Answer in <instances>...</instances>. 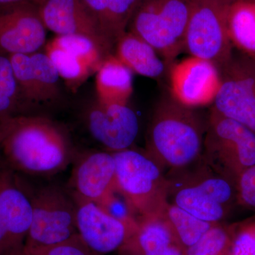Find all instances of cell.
I'll list each match as a JSON object with an SVG mask.
<instances>
[{
  "label": "cell",
  "mask_w": 255,
  "mask_h": 255,
  "mask_svg": "<svg viewBox=\"0 0 255 255\" xmlns=\"http://www.w3.org/2000/svg\"><path fill=\"white\" fill-rule=\"evenodd\" d=\"M72 157L68 137L50 119L21 114L0 122V158L15 173L53 175Z\"/></svg>",
  "instance_id": "6da1fadb"
},
{
  "label": "cell",
  "mask_w": 255,
  "mask_h": 255,
  "mask_svg": "<svg viewBox=\"0 0 255 255\" xmlns=\"http://www.w3.org/2000/svg\"><path fill=\"white\" fill-rule=\"evenodd\" d=\"M207 120L194 109L166 97L156 106L146 137V152L164 171L187 167L202 155Z\"/></svg>",
  "instance_id": "7a4b0ae2"
},
{
  "label": "cell",
  "mask_w": 255,
  "mask_h": 255,
  "mask_svg": "<svg viewBox=\"0 0 255 255\" xmlns=\"http://www.w3.org/2000/svg\"><path fill=\"white\" fill-rule=\"evenodd\" d=\"M165 176L169 202L203 221L221 223L238 204L236 183L213 170L201 157Z\"/></svg>",
  "instance_id": "3957f363"
},
{
  "label": "cell",
  "mask_w": 255,
  "mask_h": 255,
  "mask_svg": "<svg viewBox=\"0 0 255 255\" xmlns=\"http://www.w3.org/2000/svg\"><path fill=\"white\" fill-rule=\"evenodd\" d=\"M112 153L117 192L137 219L164 216L169 203L168 181L164 171L146 153L130 148Z\"/></svg>",
  "instance_id": "277c9868"
},
{
  "label": "cell",
  "mask_w": 255,
  "mask_h": 255,
  "mask_svg": "<svg viewBox=\"0 0 255 255\" xmlns=\"http://www.w3.org/2000/svg\"><path fill=\"white\" fill-rule=\"evenodd\" d=\"M191 0H142L128 25L162 56L167 68L185 50Z\"/></svg>",
  "instance_id": "5b68a950"
},
{
  "label": "cell",
  "mask_w": 255,
  "mask_h": 255,
  "mask_svg": "<svg viewBox=\"0 0 255 255\" xmlns=\"http://www.w3.org/2000/svg\"><path fill=\"white\" fill-rule=\"evenodd\" d=\"M201 157L213 170L237 182L255 164V132L211 108Z\"/></svg>",
  "instance_id": "8992f818"
},
{
  "label": "cell",
  "mask_w": 255,
  "mask_h": 255,
  "mask_svg": "<svg viewBox=\"0 0 255 255\" xmlns=\"http://www.w3.org/2000/svg\"><path fill=\"white\" fill-rule=\"evenodd\" d=\"M232 1L191 0L185 50L190 56L214 63L219 70L233 55L227 25L228 8Z\"/></svg>",
  "instance_id": "52a82bcc"
},
{
  "label": "cell",
  "mask_w": 255,
  "mask_h": 255,
  "mask_svg": "<svg viewBox=\"0 0 255 255\" xmlns=\"http://www.w3.org/2000/svg\"><path fill=\"white\" fill-rule=\"evenodd\" d=\"M28 191L33 218L23 248H46L78 236L76 202L61 188L46 185Z\"/></svg>",
  "instance_id": "ba28073f"
},
{
  "label": "cell",
  "mask_w": 255,
  "mask_h": 255,
  "mask_svg": "<svg viewBox=\"0 0 255 255\" xmlns=\"http://www.w3.org/2000/svg\"><path fill=\"white\" fill-rule=\"evenodd\" d=\"M240 53L220 68L221 87L212 107L255 132V60Z\"/></svg>",
  "instance_id": "9c48e42d"
},
{
  "label": "cell",
  "mask_w": 255,
  "mask_h": 255,
  "mask_svg": "<svg viewBox=\"0 0 255 255\" xmlns=\"http://www.w3.org/2000/svg\"><path fill=\"white\" fill-rule=\"evenodd\" d=\"M169 68L174 100L190 109L214 104L221 84V72L214 63L190 56Z\"/></svg>",
  "instance_id": "30bf717a"
},
{
  "label": "cell",
  "mask_w": 255,
  "mask_h": 255,
  "mask_svg": "<svg viewBox=\"0 0 255 255\" xmlns=\"http://www.w3.org/2000/svg\"><path fill=\"white\" fill-rule=\"evenodd\" d=\"M46 31L37 4L24 2L0 9V52L36 53L46 43Z\"/></svg>",
  "instance_id": "8fae6325"
},
{
  "label": "cell",
  "mask_w": 255,
  "mask_h": 255,
  "mask_svg": "<svg viewBox=\"0 0 255 255\" xmlns=\"http://www.w3.org/2000/svg\"><path fill=\"white\" fill-rule=\"evenodd\" d=\"M9 55L26 109L48 105L60 98V77L46 53Z\"/></svg>",
  "instance_id": "7c38bea8"
},
{
  "label": "cell",
  "mask_w": 255,
  "mask_h": 255,
  "mask_svg": "<svg viewBox=\"0 0 255 255\" xmlns=\"http://www.w3.org/2000/svg\"><path fill=\"white\" fill-rule=\"evenodd\" d=\"M79 236L95 255H106L122 249L134 230L116 219L92 201L75 199Z\"/></svg>",
  "instance_id": "4fadbf2b"
},
{
  "label": "cell",
  "mask_w": 255,
  "mask_h": 255,
  "mask_svg": "<svg viewBox=\"0 0 255 255\" xmlns=\"http://www.w3.org/2000/svg\"><path fill=\"white\" fill-rule=\"evenodd\" d=\"M87 126L96 141L112 152L128 149L139 130L137 115L128 106L99 100L87 112Z\"/></svg>",
  "instance_id": "5bb4252c"
},
{
  "label": "cell",
  "mask_w": 255,
  "mask_h": 255,
  "mask_svg": "<svg viewBox=\"0 0 255 255\" xmlns=\"http://www.w3.org/2000/svg\"><path fill=\"white\" fill-rule=\"evenodd\" d=\"M48 30L57 36L80 35L95 42L107 55L113 47L106 39L98 23L81 0H44L38 6Z\"/></svg>",
  "instance_id": "9a60e30c"
},
{
  "label": "cell",
  "mask_w": 255,
  "mask_h": 255,
  "mask_svg": "<svg viewBox=\"0 0 255 255\" xmlns=\"http://www.w3.org/2000/svg\"><path fill=\"white\" fill-rule=\"evenodd\" d=\"M33 207L28 189L17 174L6 168L0 175V220L21 254L31 227Z\"/></svg>",
  "instance_id": "2e32d148"
},
{
  "label": "cell",
  "mask_w": 255,
  "mask_h": 255,
  "mask_svg": "<svg viewBox=\"0 0 255 255\" xmlns=\"http://www.w3.org/2000/svg\"><path fill=\"white\" fill-rule=\"evenodd\" d=\"M72 183L76 199L103 204L117 192L113 153L96 151L84 156L74 169Z\"/></svg>",
  "instance_id": "e0dca14e"
},
{
  "label": "cell",
  "mask_w": 255,
  "mask_h": 255,
  "mask_svg": "<svg viewBox=\"0 0 255 255\" xmlns=\"http://www.w3.org/2000/svg\"><path fill=\"white\" fill-rule=\"evenodd\" d=\"M121 250L129 255H184L164 216L137 219L136 227Z\"/></svg>",
  "instance_id": "ac0fdd59"
},
{
  "label": "cell",
  "mask_w": 255,
  "mask_h": 255,
  "mask_svg": "<svg viewBox=\"0 0 255 255\" xmlns=\"http://www.w3.org/2000/svg\"><path fill=\"white\" fill-rule=\"evenodd\" d=\"M112 47L128 27L132 15L142 0H81Z\"/></svg>",
  "instance_id": "d6986e66"
},
{
  "label": "cell",
  "mask_w": 255,
  "mask_h": 255,
  "mask_svg": "<svg viewBox=\"0 0 255 255\" xmlns=\"http://www.w3.org/2000/svg\"><path fill=\"white\" fill-rule=\"evenodd\" d=\"M116 57L132 73L150 78L162 76L167 68L165 62L149 43L127 31L116 44Z\"/></svg>",
  "instance_id": "ffe728a7"
},
{
  "label": "cell",
  "mask_w": 255,
  "mask_h": 255,
  "mask_svg": "<svg viewBox=\"0 0 255 255\" xmlns=\"http://www.w3.org/2000/svg\"><path fill=\"white\" fill-rule=\"evenodd\" d=\"M96 90L100 102L127 105L133 91L132 72L115 55H109L97 70Z\"/></svg>",
  "instance_id": "44dd1931"
},
{
  "label": "cell",
  "mask_w": 255,
  "mask_h": 255,
  "mask_svg": "<svg viewBox=\"0 0 255 255\" xmlns=\"http://www.w3.org/2000/svg\"><path fill=\"white\" fill-rule=\"evenodd\" d=\"M227 25L233 48L255 60V0H233Z\"/></svg>",
  "instance_id": "7402d4cb"
},
{
  "label": "cell",
  "mask_w": 255,
  "mask_h": 255,
  "mask_svg": "<svg viewBox=\"0 0 255 255\" xmlns=\"http://www.w3.org/2000/svg\"><path fill=\"white\" fill-rule=\"evenodd\" d=\"M164 217L184 249L196 243L214 223L203 221L179 206L169 203Z\"/></svg>",
  "instance_id": "603a6c76"
},
{
  "label": "cell",
  "mask_w": 255,
  "mask_h": 255,
  "mask_svg": "<svg viewBox=\"0 0 255 255\" xmlns=\"http://www.w3.org/2000/svg\"><path fill=\"white\" fill-rule=\"evenodd\" d=\"M9 55L0 52V122L25 113Z\"/></svg>",
  "instance_id": "cb8c5ba5"
},
{
  "label": "cell",
  "mask_w": 255,
  "mask_h": 255,
  "mask_svg": "<svg viewBox=\"0 0 255 255\" xmlns=\"http://www.w3.org/2000/svg\"><path fill=\"white\" fill-rule=\"evenodd\" d=\"M50 43L83 60L92 70H98L108 56L92 39L80 35L57 36Z\"/></svg>",
  "instance_id": "d4e9b609"
},
{
  "label": "cell",
  "mask_w": 255,
  "mask_h": 255,
  "mask_svg": "<svg viewBox=\"0 0 255 255\" xmlns=\"http://www.w3.org/2000/svg\"><path fill=\"white\" fill-rule=\"evenodd\" d=\"M46 53L63 79L72 87L78 85L87 78L92 69L83 60L70 54L61 48L49 43L46 47Z\"/></svg>",
  "instance_id": "484cf974"
},
{
  "label": "cell",
  "mask_w": 255,
  "mask_h": 255,
  "mask_svg": "<svg viewBox=\"0 0 255 255\" xmlns=\"http://www.w3.org/2000/svg\"><path fill=\"white\" fill-rule=\"evenodd\" d=\"M231 241L230 225L214 223L199 241L184 249V255H227Z\"/></svg>",
  "instance_id": "4316f807"
},
{
  "label": "cell",
  "mask_w": 255,
  "mask_h": 255,
  "mask_svg": "<svg viewBox=\"0 0 255 255\" xmlns=\"http://www.w3.org/2000/svg\"><path fill=\"white\" fill-rule=\"evenodd\" d=\"M231 245L227 255H255V216L230 225Z\"/></svg>",
  "instance_id": "83f0119b"
},
{
  "label": "cell",
  "mask_w": 255,
  "mask_h": 255,
  "mask_svg": "<svg viewBox=\"0 0 255 255\" xmlns=\"http://www.w3.org/2000/svg\"><path fill=\"white\" fill-rule=\"evenodd\" d=\"M20 255H97L82 242L80 236L68 241L46 248H23Z\"/></svg>",
  "instance_id": "f1b7e54d"
},
{
  "label": "cell",
  "mask_w": 255,
  "mask_h": 255,
  "mask_svg": "<svg viewBox=\"0 0 255 255\" xmlns=\"http://www.w3.org/2000/svg\"><path fill=\"white\" fill-rule=\"evenodd\" d=\"M117 192L110 196L101 206L111 216L116 219L122 221L129 227L135 229L137 223V219H135L130 206L123 197L121 199L117 195Z\"/></svg>",
  "instance_id": "f546056e"
},
{
  "label": "cell",
  "mask_w": 255,
  "mask_h": 255,
  "mask_svg": "<svg viewBox=\"0 0 255 255\" xmlns=\"http://www.w3.org/2000/svg\"><path fill=\"white\" fill-rule=\"evenodd\" d=\"M236 187L238 204L255 211V164L240 176Z\"/></svg>",
  "instance_id": "4dcf8cb0"
},
{
  "label": "cell",
  "mask_w": 255,
  "mask_h": 255,
  "mask_svg": "<svg viewBox=\"0 0 255 255\" xmlns=\"http://www.w3.org/2000/svg\"><path fill=\"white\" fill-rule=\"evenodd\" d=\"M0 255H20L15 249L6 228L0 220Z\"/></svg>",
  "instance_id": "1f68e13d"
},
{
  "label": "cell",
  "mask_w": 255,
  "mask_h": 255,
  "mask_svg": "<svg viewBox=\"0 0 255 255\" xmlns=\"http://www.w3.org/2000/svg\"><path fill=\"white\" fill-rule=\"evenodd\" d=\"M44 0H0V9L7 7V6H12V5L24 2L33 3V4H37L39 6V5Z\"/></svg>",
  "instance_id": "d6a6232c"
},
{
  "label": "cell",
  "mask_w": 255,
  "mask_h": 255,
  "mask_svg": "<svg viewBox=\"0 0 255 255\" xmlns=\"http://www.w3.org/2000/svg\"><path fill=\"white\" fill-rule=\"evenodd\" d=\"M6 168V167H5L4 163H3L2 161H1V158H0V175L4 172V169Z\"/></svg>",
  "instance_id": "836d02e7"
}]
</instances>
